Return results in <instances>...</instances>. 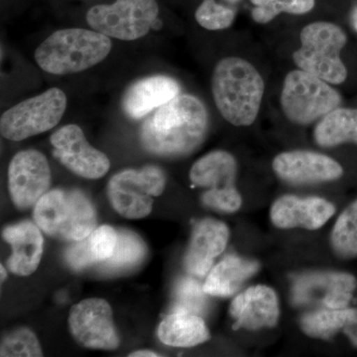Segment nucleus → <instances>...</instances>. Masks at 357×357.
<instances>
[{
    "mask_svg": "<svg viewBox=\"0 0 357 357\" xmlns=\"http://www.w3.org/2000/svg\"><path fill=\"white\" fill-rule=\"evenodd\" d=\"M208 126L204 103L197 96L178 95L143 122L141 144L157 156H185L203 143Z\"/></svg>",
    "mask_w": 357,
    "mask_h": 357,
    "instance_id": "nucleus-1",
    "label": "nucleus"
},
{
    "mask_svg": "<svg viewBox=\"0 0 357 357\" xmlns=\"http://www.w3.org/2000/svg\"><path fill=\"white\" fill-rule=\"evenodd\" d=\"M158 14L156 0H116L114 4L91 7L86 22L105 36L134 41L148 34Z\"/></svg>",
    "mask_w": 357,
    "mask_h": 357,
    "instance_id": "nucleus-8",
    "label": "nucleus"
},
{
    "mask_svg": "<svg viewBox=\"0 0 357 357\" xmlns=\"http://www.w3.org/2000/svg\"><path fill=\"white\" fill-rule=\"evenodd\" d=\"M342 96L324 79L295 70L284 81L281 107L289 121L307 126L340 107Z\"/></svg>",
    "mask_w": 357,
    "mask_h": 357,
    "instance_id": "nucleus-6",
    "label": "nucleus"
},
{
    "mask_svg": "<svg viewBox=\"0 0 357 357\" xmlns=\"http://www.w3.org/2000/svg\"><path fill=\"white\" fill-rule=\"evenodd\" d=\"M236 160L222 150L210 152L192 166L190 180L192 185L206 191L202 195L204 206L223 213L241 208L243 199L236 187Z\"/></svg>",
    "mask_w": 357,
    "mask_h": 357,
    "instance_id": "nucleus-9",
    "label": "nucleus"
},
{
    "mask_svg": "<svg viewBox=\"0 0 357 357\" xmlns=\"http://www.w3.org/2000/svg\"><path fill=\"white\" fill-rule=\"evenodd\" d=\"M259 262L229 255L213 268L203 288L206 295L229 297L239 290L244 282L257 273Z\"/></svg>",
    "mask_w": 357,
    "mask_h": 357,
    "instance_id": "nucleus-22",
    "label": "nucleus"
},
{
    "mask_svg": "<svg viewBox=\"0 0 357 357\" xmlns=\"http://www.w3.org/2000/svg\"><path fill=\"white\" fill-rule=\"evenodd\" d=\"M112 47L109 37L102 33L68 28L54 32L39 45L34 58L45 72L62 76L98 65L109 56Z\"/></svg>",
    "mask_w": 357,
    "mask_h": 357,
    "instance_id": "nucleus-3",
    "label": "nucleus"
},
{
    "mask_svg": "<svg viewBox=\"0 0 357 357\" xmlns=\"http://www.w3.org/2000/svg\"><path fill=\"white\" fill-rule=\"evenodd\" d=\"M34 220L47 236L65 241H82L96 229L98 215L79 190H53L35 204Z\"/></svg>",
    "mask_w": 357,
    "mask_h": 357,
    "instance_id": "nucleus-4",
    "label": "nucleus"
},
{
    "mask_svg": "<svg viewBox=\"0 0 357 357\" xmlns=\"http://www.w3.org/2000/svg\"><path fill=\"white\" fill-rule=\"evenodd\" d=\"M300 326L307 337L319 340H330L344 333L357 349V307L314 310L301 317Z\"/></svg>",
    "mask_w": 357,
    "mask_h": 357,
    "instance_id": "nucleus-21",
    "label": "nucleus"
},
{
    "mask_svg": "<svg viewBox=\"0 0 357 357\" xmlns=\"http://www.w3.org/2000/svg\"><path fill=\"white\" fill-rule=\"evenodd\" d=\"M66 109L64 91L52 88L6 110L0 119V132L8 140L27 139L55 128Z\"/></svg>",
    "mask_w": 357,
    "mask_h": 357,
    "instance_id": "nucleus-7",
    "label": "nucleus"
},
{
    "mask_svg": "<svg viewBox=\"0 0 357 357\" xmlns=\"http://www.w3.org/2000/svg\"><path fill=\"white\" fill-rule=\"evenodd\" d=\"M272 167L281 180L294 185L332 182L344 175V169L335 160L306 150H295L277 155Z\"/></svg>",
    "mask_w": 357,
    "mask_h": 357,
    "instance_id": "nucleus-15",
    "label": "nucleus"
},
{
    "mask_svg": "<svg viewBox=\"0 0 357 357\" xmlns=\"http://www.w3.org/2000/svg\"><path fill=\"white\" fill-rule=\"evenodd\" d=\"M1 357L43 356L38 338L29 328H21L2 338L0 347Z\"/></svg>",
    "mask_w": 357,
    "mask_h": 357,
    "instance_id": "nucleus-31",
    "label": "nucleus"
},
{
    "mask_svg": "<svg viewBox=\"0 0 357 357\" xmlns=\"http://www.w3.org/2000/svg\"><path fill=\"white\" fill-rule=\"evenodd\" d=\"M116 243V230L109 225H102L82 241L72 244L66 252V260L73 269L83 270L109 259L114 255Z\"/></svg>",
    "mask_w": 357,
    "mask_h": 357,
    "instance_id": "nucleus-23",
    "label": "nucleus"
},
{
    "mask_svg": "<svg viewBox=\"0 0 357 357\" xmlns=\"http://www.w3.org/2000/svg\"><path fill=\"white\" fill-rule=\"evenodd\" d=\"M2 237L13 248L7 261L9 270L17 276H29L36 271L44 251V238L38 225L22 222L9 225Z\"/></svg>",
    "mask_w": 357,
    "mask_h": 357,
    "instance_id": "nucleus-20",
    "label": "nucleus"
},
{
    "mask_svg": "<svg viewBox=\"0 0 357 357\" xmlns=\"http://www.w3.org/2000/svg\"><path fill=\"white\" fill-rule=\"evenodd\" d=\"M146 255V246L137 234L129 230L117 234L114 255L102 262V268L109 271H123L139 264Z\"/></svg>",
    "mask_w": 357,
    "mask_h": 357,
    "instance_id": "nucleus-27",
    "label": "nucleus"
},
{
    "mask_svg": "<svg viewBox=\"0 0 357 357\" xmlns=\"http://www.w3.org/2000/svg\"><path fill=\"white\" fill-rule=\"evenodd\" d=\"M206 295L204 288L194 279H181L174 291L173 312L202 314L206 307Z\"/></svg>",
    "mask_w": 357,
    "mask_h": 357,
    "instance_id": "nucleus-30",
    "label": "nucleus"
},
{
    "mask_svg": "<svg viewBox=\"0 0 357 357\" xmlns=\"http://www.w3.org/2000/svg\"><path fill=\"white\" fill-rule=\"evenodd\" d=\"M69 328L75 340L86 349L114 351L119 337L109 303L100 298L82 301L70 309Z\"/></svg>",
    "mask_w": 357,
    "mask_h": 357,
    "instance_id": "nucleus-11",
    "label": "nucleus"
},
{
    "mask_svg": "<svg viewBox=\"0 0 357 357\" xmlns=\"http://www.w3.org/2000/svg\"><path fill=\"white\" fill-rule=\"evenodd\" d=\"M129 356L132 357H156L160 356L159 354H157L156 352L150 351H139L132 352V354H129Z\"/></svg>",
    "mask_w": 357,
    "mask_h": 357,
    "instance_id": "nucleus-32",
    "label": "nucleus"
},
{
    "mask_svg": "<svg viewBox=\"0 0 357 357\" xmlns=\"http://www.w3.org/2000/svg\"><path fill=\"white\" fill-rule=\"evenodd\" d=\"M229 314L234 319V330L274 328L280 317L278 296L268 286H252L232 300Z\"/></svg>",
    "mask_w": 357,
    "mask_h": 357,
    "instance_id": "nucleus-17",
    "label": "nucleus"
},
{
    "mask_svg": "<svg viewBox=\"0 0 357 357\" xmlns=\"http://www.w3.org/2000/svg\"><path fill=\"white\" fill-rule=\"evenodd\" d=\"M50 141L54 157L79 177L96 180L109 172L110 161L107 155L91 146L76 124L55 131Z\"/></svg>",
    "mask_w": 357,
    "mask_h": 357,
    "instance_id": "nucleus-12",
    "label": "nucleus"
},
{
    "mask_svg": "<svg viewBox=\"0 0 357 357\" xmlns=\"http://www.w3.org/2000/svg\"><path fill=\"white\" fill-rule=\"evenodd\" d=\"M314 138L321 147H335L345 142L357 144V109H333L317 124Z\"/></svg>",
    "mask_w": 357,
    "mask_h": 357,
    "instance_id": "nucleus-25",
    "label": "nucleus"
},
{
    "mask_svg": "<svg viewBox=\"0 0 357 357\" xmlns=\"http://www.w3.org/2000/svg\"><path fill=\"white\" fill-rule=\"evenodd\" d=\"M301 48L293 54L299 69L324 79L340 84L347 77V70L340 52L347 44V35L340 26L330 22L307 25L300 35Z\"/></svg>",
    "mask_w": 357,
    "mask_h": 357,
    "instance_id": "nucleus-5",
    "label": "nucleus"
},
{
    "mask_svg": "<svg viewBox=\"0 0 357 357\" xmlns=\"http://www.w3.org/2000/svg\"><path fill=\"white\" fill-rule=\"evenodd\" d=\"M158 337L173 347H192L211 338L208 326L201 317L190 312H172L160 324Z\"/></svg>",
    "mask_w": 357,
    "mask_h": 357,
    "instance_id": "nucleus-24",
    "label": "nucleus"
},
{
    "mask_svg": "<svg viewBox=\"0 0 357 357\" xmlns=\"http://www.w3.org/2000/svg\"><path fill=\"white\" fill-rule=\"evenodd\" d=\"M48 160L37 150L18 152L8 169L10 198L20 210L31 208L48 192L51 185Z\"/></svg>",
    "mask_w": 357,
    "mask_h": 357,
    "instance_id": "nucleus-14",
    "label": "nucleus"
},
{
    "mask_svg": "<svg viewBox=\"0 0 357 357\" xmlns=\"http://www.w3.org/2000/svg\"><path fill=\"white\" fill-rule=\"evenodd\" d=\"M255 8L252 18L259 24H266L280 13L301 15L310 13L314 7V0H250Z\"/></svg>",
    "mask_w": 357,
    "mask_h": 357,
    "instance_id": "nucleus-29",
    "label": "nucleus"
},
{
    "mask_svg": "<svg viewBox=\"0 0 357 357\" xmlns=\"http://www.w3.org/2000/svg\"><path fill=\"white\" fill-rule=\"evenodd\" d=\"M181 95L176 79L163 75L143 77L128 86L122 98V109L130 119L138 121Z\"/></svg>",
    "mask_w": 357,
    "mask_h": 357,
    "instance_id": "nucleus-19",
    "label": "nucleus"
},
{
    "mask_svg": "<svg viewBox=\"0 0 357 357\" xmlns=\"http://www.w3.org/2000/svg\"><path fill=\"white\" fill-rule=\"evenodd\" d=\"M335 213V206L325 199L319 197L299 198L285 195L272 204L270 220L277 229L302 227L316 230L324 227Z\"/></svg>",
    "mask_w": 357,
    "mask_h": 357,
    "instance_id": "nucleus-16",
    "label": "nucleus"
},
{
    "mask_svg": "<svg viewBox=\"0 0 357 357\" xmlns=\"http://www.w3.org/2000/svg\"><path fill=\"white\" fill-rule=\"evenodd\" d=\"M165 185V173L159 167L145 166L114 175L107 185V196L112 208L121 217L138 220L150 215L153 197L162 195Z\"/></svg>",
    "mask_w": 357,
    "mask_h": 357,
    "instance_id": "nucleus-10",
    "label": "nucleus"
},
{
    "mask_svg": "<svg viewBox=\"0 0 357 357\" xmlns=\"http://www.w3.org/2000/svg\"><path fill=\"white\" fill-rule=\"evenodd\" d=\"M265 84L248 61L222 59L213 70L211 91L218 112L234 126H249L259 112Z\"/></svg>",
    "mask_w": 357,
    "mask_h": 357,
    "instance_id": "nucleus-2",
    "label": "nucleus"
},
{
    "mask_svg": "<svg viewBox=\"0 0 357 357\" xmlns=\"http://www.w3.org/2000/svg\"><path fill=\"white\" fill-rule=\"evenodd\" d=\"M351 24L354 29L357 32V6L354 7L351 13Z\"/></svg>",
    "mask_w": 357,
    "mask_h": 357,
    "instance_id": "nucleus-33",
    "label": "nucleus"
},
{
    "mask_svg": "<svg viewBox=\"0 0 357 357\" xmlns=\"http://www.w3.org/2000/svg\"><path fill=\"white\" fill-rule=\"evenodd\" d=\"M333 253L342 259L357 257V199L338 217L331 234Z\"/></svg>",
    "mask_w": 357,
    "mask_h": 357,
    "instance_id": "nucleus-26",
    "label": "nucleus"
},
{
    "mask_svg": "<svg viewBox=\"0 0 357 357\" xmlns=\"http://www.w3.org/2000/svg\"><path fill=\"white\" fill-rule=\"evenodd\" d=\"M229 239V229L225 222L206 218L197 223L185 256L187 271L195 276H204L213 260L227 248Z\"/></svg>",
    "mask_w": 357,
    "mask_h": 357,
    "instance_id": "nucleus-18",
    "label": "nucleus"
},
{
    "mask_svg": "<svg viewBox=\"0 0 357 357\" xmlns=\"http://www.w3.org/2000/svg\"><path fill=\"white\" fill-rule=\"evenodd\" d=\"M241 0H203L195 17L204 29L211 31L227 29L236 20Z\"/></svg>",
    "mask_w": 357,
    "mask_h": 357,
    "instance_id": "nucleus-28",
    "label": "nucleus"
},
{
    "mask_svg": "<svg viewBox=\"0 0 357 357\" xmlns=\"http://www.w3.org/2000/svg\"><path fill=\"white\" fill-rule=\"evenodd\" d=\"M357 279L345 272H312L296 277L292 289L295 306L321 304L328 309H344L352 300Z\"/></svg>",
    "mask_w": 357,
    "mask_h": 357,
    "instance_id": "nucleus-13",
    "label": "nucleus"
},
{
    "mask_svg": "<svg viewBox=\"0 0 357 357\" xmlns=\"http://www.w3.org/2000/svg\"><path fill=\"white\" fill-rule=\"evenodd\" d=\"M0 269H1V282H3L4 279H6L7 276L6 271V269H4L3 265L0 266Z\"/></svg>",
    "mask_w": 357,
    "mask_h": 357,
    "instance_id": "nucleus-34",
    "label": "nucleus"
}]
</instances>
